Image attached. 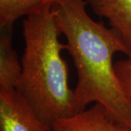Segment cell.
Instances as JSON below:
<instances>
[{"mask_svg":"<svg viewBox=\"0 0 131 131\" xmlns=\"http://www.w3.org/2000/svg\"><path fill=\"white\" fill-rule=\"evenodd\" d=\"M0 131H53L15 89H0Z\"/></svg>","mask_w":131,"mask_h":131,"instance_id":"obj_3","label":"cell"},{"mask_svg":"<svg viewBox=\"0 0 131 131\" xmlns=\"http://www.w3.org/2000/svg\"><path fill=\"white\" fill-rule=\"evenodd\" d=\"M56 0H0V28H13L17 20Z\"/></svg>","mask_w":131,"mask_h":131,"instance_id":"obj_7","label":"cell"},{"mask_svg":"<svg viewBox=\"0 0 131 131\" xmlns=\"http://www.w3.org/2000/svg\"><path fill=\"white\" fill-rule=\"evenodd\" d=\"M49 3L26 16L23 24L25 48L16 90L42 121L52 125L76 114L74 91L69 87V69L62 57L67 50Z\"/></svg>","mask_w":131,"mask_h":131,"instance_id":"obj_2","label":"cell"},{"mask_svg":"<svg viewBox=\"0 0 131 131\" xmlns=\"http://www.w3.org/2000/svg\"><path fill=\"white\" fill-rule=\"evenodd\" d=\"M53 131H131V129L111 117L102 105L90 107L52 125Z\"/></svg>","mask_w":131,"mask_h":131,"instance_id":"obj_4","label":"cell"},{"mask_svg":"<svg viewBox=\"0 0 131 131\" xmlns=\"http://www.w3.org/2000/svg\"><path fill=\"white\" fill-rule=\"evenodd\" d=\"M85 0H56L52 8L77 75L76 112L99 103L118 122L131 129V104L119 82L113 58L125 48L112 28L96 22Z\"/></svg>","mask_w":131,"mask_h":131,"instance_id":"obj_1","label":"cell"},{"mask_svg":"<svg viewBox=\"0 0 131 131\" xmlns=\"http://www.w3.org/2000/svg\"><path fill=\"white\" fill-rule=\"evenodd\" d=\"M22 71L13 45V28H0V89H15Z\"/></svg>","mask_w":131,"mask_h":131,"instance_id":"obj_6","label":"cell"},{"mask_svg":"<svg viewBox=\"0 0 131 131\" xmlns=\"http://www.w3.org/2000/svg\"><path fill=\"white\" fill-rule=\"evenodd\" d=\"M95 14L107 20L131 57V0H85Z\"/></svg>","mask_w":131,"mask_h":131,"instance_id":"obj_5","label":"cell"},{"mask_svg":"<svg viewBox=\"0 0 131 131\" xmlns=\"http://www.w3.org/2000/svg\"><path fill=\"white\" fill-rule=\"evenodd\" d=\"M114 69L122 90L131 104V57L115 62Z\"/></svg>","mask_w":131,"mask_h":131,"instance_id":"obj_8","label":"cell"}]
</instances>
